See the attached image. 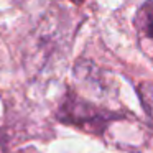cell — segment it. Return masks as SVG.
Returning a JSON list of instances; mask_svg holds the SVG:
<instances>
[{"instance_id": "6da1fadb", "label": "cell", "mask_w": 153, "mask_h": 153, "mask_svg": "<svg viewBox=\"0 0 153 153\" xmlns=\"http://www.w3.org/2000/svg\"><path fill=\"white\" fill-rule=\"evenodd\" d=\"M137 27L153 40V0H146L137 13Z\"/></svg>"}, {"instance_id": "7a4b0ae2", "label": "cell", "mask_w": 153, "mask_h": 153, "mask_svg": "<svg viewBox=\"0 0 153 153\" xmlns=\"http://www.w3.org/2000/svg\"><path fill=\"white\" fill-rule=\"evenodd\" d=\"M73 2H82V0H73Z\"/></svg>"}]
</instances>
